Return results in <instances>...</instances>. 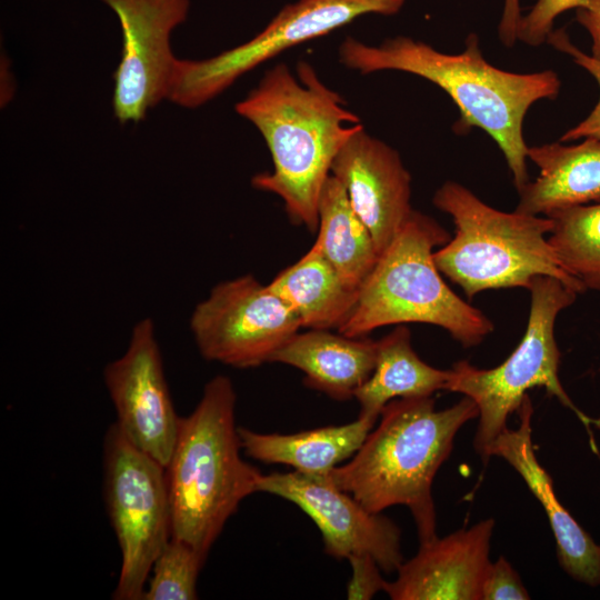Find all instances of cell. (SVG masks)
Instances as JSON below:
<instances>
[{"instance_id": "15", "label": "cell", "mask_w": 600, "mask_h": 600, "mask_svg": "<svg viewBox=\"0 0 600 600\" xmlns=\"http://www.w3.org/2000/svg\"><path fill=\"white\" fill-rule=\"evenodd\" d=\"M493 519L420 543L384 592L393 600H481Z\"/></svg>"}, {"instance_id": "21", "label": "cell", "mask_w": 600, "mask_h": 600, "mask_svg": "<svg viewBox=\"0 0 600 600\" xmlns=\"http://www.w3.org/2000/svg\"><path fill=\"white\" fill-rule=\"evenodd\" d=\"M449 379L450 370L433 368L418 357L410 330L399 326L377 341L374 369L354 396L359 414L378 419L391 400L430 397L446 390Z\"/></svg>"}, {"instance_id": "8", "label": "cell", "mask_w": 600, "mask_h": 600, "mask_svg": "<svg viewBox=\"0 0 600 600\" xmlns=\"http://www.w3.org/2000/svg\"><path fill=\"white\" fill-rule=\"evenodd\" d=\"M104 499L121 553L114 600H142L151 568L171 537L166 469L114 422L103 440Z\"/></svg>"}, {"instance_id": "25", "label": "cell", "mask_w": 600, "mask_h": 600, "mask_svg": "<svg viewBox=\"0 0 600 600\" xmlns=\"http://www.w3.org/2000/svg\"><path fill=\"white\" fill-rule=\"evenodd\" d=\"M547 42L557 50L570 56L577 64L586 69L596 79L600 88V60L577 48L563 29L553 30L549 34ZM581 138L600 140V98L590 114L579 124L568 130L560 141L567 142Z\"/></svg>"}, {"instance_id": "6", "label": "cell", "mask_w": 600, "mask_h": 600, "mask_svg": "<svg viewBox=\"0 0 600 600\" xmlns=\"http://www.w3.org/2000/svg\"><path fill=\"white\" fill-rule=\"evenodd\" d=\"M432 202L456 227L454 237L434 251V263L467 297L490 289H528L539 276L586 291L556 258L548 240L550 218L497 210L456 181L444 182Z\"/></svg>"}, {"instance_id": "3", "label": "cell", "mask_w": 600, "mask_h": 600, "mask_svg": "<svg viewBox=\"0 0 600 600\" xmlns=\"http://www.w3.org/2000/svg\"><path fill=\"white\" fill-rule=\"evenodd\" d=\"M478 414L466 396L443 410L436 409L431 396L391 400L358 451L327 477L372 512L407 507L420 543L430 541L438 537L433 479L459 429Z\"/></svg>"}, {"instance_id": "23", "label": "cell", "mask_w": 600, "mask_h": 600, "mask_svg": "<svg viewBox=\"0 0 600 600\" xmlns=\"http://www.w3.org/2000/svg\"><path fill=\"white\" fill-rule=\"evenodd\" d=\"M546 217L552 222L548 240L562 269L584 290L600 291V202Z\"/></svg>"}, {"instance_id": "5", "label": "cell", "mask_w": 600, "mask_h": 600, "mask_svg": "<svg viewBox=\"0 0 600 600\" xmlns=\"http://www.w3.org/2000/svg\"><path fill=\"white\" fill-rule=\"evenodd\" d=\"M449 239L434 219L412 209L360 286L339 333L361 338L383 326L421 322L446 329L466 348L481 343L493 323L447 286L434 263L433 248Z\"/></svg>"}, {"instance_id": "30", "label": "cell", "mask_w": 600, "mask_h": 600, "mask_svg": "<svg viewBox=\"0 0 600 600\" xmlns=\"http://www.w3.org/2000/svg\"><path fill=\"white\" fill-rule=\"evenodd\" d=\"M576 10V20L591 37V56L600 60V0H590Z\"/></svg>"}, {"instance_id": "28", "label": "cell", "mask_w": 600, "mask_h": 600, "mask_svg": "<svg viewBox=\"0 0 600 600\" xmlns=\"http://www.w3.org/2000/svg\"><path fill=\"white\" fill-rule=\"evenodd\" d=\"M351 578L347 586V598L350 600L372 599L379 591H384L387 581L381 576L378 562L368 554H358L348 559Z\"/></svg>"}, {"instance_id": "18", "label": "cell", "mask_w": 600, "mask_h": 600, "mask_svg": "<svg viewBox=\"0 0 600 600\" xmlns=\"http://www.w3.org/2000/svg\"><path fill=\"white\" fill-rule=\"evenodd\" d=\"M527 158L539 169L520 191L514 211L532 216L600 202V140L584 138L576 146L559 142L528 147Z\"/></svg>"}, {"instance_id": "12", "label": "cell", "mask_w": 600, "mask_h": 600, "mask_svg": "<svg viewBox=\"0 0 600 600\" xmlns=\"http://www.w3.org/2000/svg\"><path fill=\"white\" fill-rule=\"evenodd\" d=\"M258 491L300 508L321 532L324 552L336 559L368 554L384 572L397 571L403 562L399 527L381 513L368 510L327 474L310 476L294 470L262 474Z\"/></svg>"}, {"instance_id": "7", "label": "cell", "mask_w": 600, "mask_h": 600, "mask_svg": "<svg viewBox=\"0 0 600 600\" xmlns=\"http://www.w3.org/2000/svg\"><path fill=\"white\" fill-rule=\"evenodd\" d=\"M531 296L526 332L512 353L492 369H479L468 361H458L450 369L446 390L474 401L479 423L474 449L487 462L494 440L507 428L509 416L517 411L528 390L543 387L586 426L591 446L597 451L590 424L600 427L580 411L564 391L559 379L560 351L554 338L557 316L571 306L578 292L557 278L536 277L528 288Z\"/></svg>"}, {"instance_id": "29", "label": "cell", "mask_w": 600, "mask_h": 600, "mask_svg": "<svg viewBox=\"0 0 600 600\" xmlns=\"http://www.w3.org/2000/svg\"><path fill=\"white\" fill-rule=\"evenodd\" d=\"M521 18L520 0H503L498 26V36L503 46L512 48L517 43Z\"/></svg>"}, {"instance_id": "19", "label": "cell", "mask_w": 600, "mask_h": 600, "mask_svg": "<svg viewBox=\"0 0 600 600\" xmlns=\"http://www.w3.org/2000/svg\"><path fill=\"white\" fill-rule=\"evenodd\" d=\"M378 419L367 416L346 424L326 426L297 433H260L239 427L244 453L264 463H279L294 471L323 476L350 459Z\"/></svg>"}, {"instance_id": "4", "label": "cell", "mask_w": 600, "mask_h": 600, "mask_svg": "<svg viewBox=\"0 0 600 600\" xmlns=\"http://www.w3.org/2000/svg\"><path fill=\"white\" fill-rule=\"evenodd\" d=\"M236 403L228 377L208 381L193 411L180 418L164 468L171 537L206 557L241 501L258 492L262 476L240 454Z\"/></svg>"}, {"instance_id": "26", "label": "cell", "mask_w": 600, "mask_h": 600, "mask_svg": "<svg viewBox=\"0 0 600 600\" xmlns=\"http://www.w3.org/2000/svg\"><path fill=\"white\" fill-rule=\"evenodd\" d=\"M590 0H537L530 11L522 16L518 40L538 47L547 42L553 31L556 19L570 9L586 6Z\"/></svg>"}, {"instance_id": "24", "label": "cell", "mask_w": 600, "mask_h": 600, "mask_svg": "<svg viewBox=\"0 0 600 600\" xmlns=\"http://www.w3.org/2000/svg\"><path fill=\"white\" fill-rule=\"evenodd\" d=\"M207 557L170 537L151 568L142 600H194L197 580Z\"/></svg>"}, {"instance_id": "1", "label": "cell", "mask_w": 600, "mask_h": 600, "mask_svg": "<svg viewBox=\"0 0 600 600\" xmlns=\"http://www.w3.org/2000/svg\"><path fill=\"white\" fill-rule=\"evenodd\" d=\"M234 108L260 132L272 159V171L254 174L252 186L281 198L293 222L316 231L332 162L363 127L360 118L304 60L296 73L283 62L268 69Z\"/></svg>"}, {"instance_id": "22", "label": "cell", "mask_w": 600, "mask_h": 600, "mask_svg": "<svg viewBox=\"0 0 600 600\" xmlns=\"http://www.w3.org/2000/svg\"><path fill=\"white\" fill-rule=\"evenodd\" d=\"M316 243L342 280L359 290L379 259L372 236L352 209L346 190L330 174L319 199Z\"/></svg>"}, {"instance_id": "2", "label": "cell", "mask_w": 600, "mask_h": 600, "mask_svg": "<svg viewBox=\"0 0 600 600\" xmlns=\"http://www.w3.org/2000/svg\"><path fill=\"white\" fill-rule=\"evenodd\" d=\"M457 54L440 52L406 36L386 39L378 46L347 37L338 49L339 61L361 74L400 71L421 77L441 88L456 103L458 133L479 128L503 153L519 192L528 182L523 121L539 100H554L561 81L552 70L517 73L499 69L482 56L476 33Z\"/></svg>"}, {"instance_id": "11", "label": "cell", "mask_w": 600, "mask_h": 600, "mask_svg": "<svg viewBox=\"0 0 600 600\" xmlns=\"http://www.w3.org/2000/svg\"><path fill=\"white\" fill-rule=\"evenodd\" d=\"M122 31L121 60L113 73V112L121 123L142 120L168 98L177 58L172 30L187 19L189 0H101Z\"/></svg>"}, {"instance_id": "17", "label": "cell", "mask_w": 600, "mask_h": 600, "mask_svg": "<svg viewBox=\"0 0 600 600\" xmlns=\"http://www.w3.org/2000/svg\"><path fill=\"white\" fill-rule=\"evenodd\" d=\"M377 358V341L351 338L323 329L293 334L270 358L294 367L304 374V383L330 398L346 401L371 376Z\"/></svg>"}, {"instance_id": "16", "label": "cell", "mask_w": 600, "mask_h": 600, "mask_svg": "<svg viewBox=\"0 0 600 600\" xmlns=\"http://www.w3.org/2000/svg\"><path fill=\"white\" fill-rule=\"evenodd\" d=\"M517 412L519 427L514 430L507 427L494 440L490 456L503 458L542 504L556 538L561 568L571 578L597 587L600 584V546L560 503L551 477L536 457L532 443L533 408L529 394L524 396Z\"/></svg>"}, {"instance_id": "20", "label": "cell", "mask_w": 600, "mask_h": 600, "mask_svg": "<svg viewBox=\"0 0 600 600\" xmlns=\"http://www.w3.org/2000/svg\"><path fill=\"white\" fill-rule=\"evenodd\" d=\"M268 286L296 313L301 328L309 329L339 328L358 297V290L342 280L316 242Z\"/></svg>"}, {"instance_id": "13", "label": "cell", "mask_w": 600, "mask_h": 600, "mask_svg": "<svg viewBox=\"0 0 600 600\" xmlns=\"http://www.w3.org/2000/svg\"><path fill=\"white\" fill-rule=\"evenodd\" d=\"M103 379L117 413V426L137 448L166 468L180 417L169 392L150 318L136 323L127 350L106 366Z\"/></svg>"}, {"instance_id": "27", "label": "cell", "mask_w": 600, "mask_h": 600, "mask_svg": "<svg viewBox=\"0 0 600 600\" xmlns=\"http://www.w3.org/2000/svg\"><path fill=\"white\" fill-rule=\"evenodd\" d=\"M530 596L509 561L490 562L481 588V600H527Z\"/></svg>"}, {"instance_id": "9", "label": "cell", "mask_w": 600, "mask_h": 600, "mask_svg": "<svg viewBox=\"0 0 600 600\" xmlns=\"http://www.w3.org/2000/svg\"><path fill=\"white\" fill-rule=\"evenodd\" d=\"M406 0H298L286 4L252 39L202 60L177 59L168 99L186 108L212 100L278 54L366 14L394 16Z\"/></svg>"}, {"instance_id": "14", "label": "cell", "mask_w": 600, "mask_h": 600, "mask_svg": "<svg viewBox=\"0 0 600 600\" xmlns=\"http://www.w3.org/2000/svg\"><path fill=\"white\" fill-rule=\"evenodd\" d=\"M331 174L344 188L380 256L412 211L411 176L400 154L362 127L336 156Z\"/></svg>"}, {"instance_id": "10", "label": "cell", "mask_w": 600, "mask_h": 600, "mask_svg": "<svg viewBox=\"0 0 600 600\" xmlns=\"http://www.w3.org/2000/svg\"><path fill=\"white\" fill-rule=\"evenodd\" d=\"M300 328L291 308L251 274L214 286L190 317L200 354L240 369L270 362Z\"/></svg>"}]
</instances>
